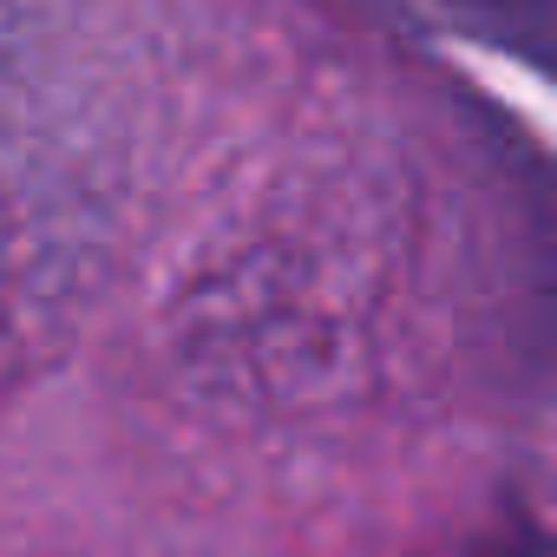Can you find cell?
I'll return each mask as SVG.
<instances>
[{"label": "cell", "instance_id": "6da1fadb", "mask_svg": "<svg viewBox=\"0 0 557 557\" xmlns=\"http://www.w3.org/2000/svg\"><path fill=\"white\" fill-rule=\"evenodd\" d=\"M426 8L446 27H459L472 40H492V47H505L531 66H544V53H550V0H426Z\"/></svg>", "mask_w": 557, "mask_h": 557}]
</instances>
